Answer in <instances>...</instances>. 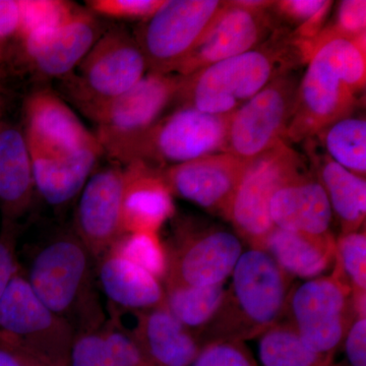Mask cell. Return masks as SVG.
I'll use <instances>...</instances> for the list:
<instances>
[{"mask_svg": "<svg viewBox=\"0 0 366 366\" xmlns=\"http://www.w3.org/2000/svg\"><path fill=\"white\" fill-rule=\"evenodd\" d=\"M249 163L223 152L163 168L161 174L173 197L226 219Z\"/></svg>", "mask_w": 366, "mask_h": 366, "instance_id": "obj_17", "label": "cell"}, {"mask_svg": "<svg viewBox=\"0 0 366 366\" xmlns=\"http://www.w3.org/2000/svg\"><path fill=\"white\" fill-rule=\"evenodd\" d=\"M29 358H30L31 365L32 366H50L46 365V363L41 362V361L36 360V358L32 357L31 355H29Z\"/></svg>", "mask_w": 366, "mask_h": 366, "instance_id": "obj_42", "label": "cell"}, {"mask_svg": "<svg viewBox=\"0 0 366 366\" xmlns=\"http://www.w3.org/2000/svg\"><path fill=\"white\" fill-rule=\"evenodd\" d=\"M0 366H32L26 352L0 332Z\"/></svg>", "mask_w": 366, "mask_h": 366, "instance_id": "obj_41", "label": "cell"}, {"mask_svg": "<svg viewBox=\"0 0 366 366\" xmlns=\"http://www.w3.org/2000/svg\"><path fill=\"white\" fill-rule=\"evenodd\" d=\"M330 366H349L348 365H344V363H341V365H330Z\"/></svg>", "mask_w": 366, "mask_h": 366, "instance_id": "obj_43", "label": "cell"}, {"mask_svg": "<svg viewBox=\"0 0 366 366\" xmlns=\"http://www.w3.org/2000/svg\"><path fill=\"white\" fill-rule=\"evenodd\" d=\"M259 352L264 366H330L333 361L310 350L287 319L259 337Z\"/></svg>", "mask_w": 366, "mask_h": 366, "instance_id": "obj_29", "label": "cell"}, {"mask_svg": "<svg viewBox=\"0 0 366 366\" xmlns=\"http://www.w3.org/2000/svg\"><path fill=\"white\" fill-rule=\"evenodd\" d=\"M95 276L99 292L112 307V317L164 305L162 282L112 249L96 261Z\"/></svg>", "mask_w": 366, "mask_h": 366, "instance_id": "obj_21", "label": "cell"}, {"mask_svg": "<svg viewBox=\"0 0 366 366\" xmlns=\"http://www.w3.org/2000/svg\"><path fill=\"white\" fill-rule=\"evenodd\" d=\"M305 64L291 32L276 29L254 49L182 76L177 106L231 114L274 79Z\"/></svg>", "mask_w": 366, "mask_h": 366, "instance_id": "obj_4", "label": "cell"}, {"mask_svg": "<svg viewBox=\"0 0 366 366\" xmlns=\"http://www.w3.org/2000/svg\"><path fill=\"white\" fill-rule=\"evenodd\" d=\"M165 247L168 272L163 285L209 286L224 284L232 274L243 242L222 226L179 219Z\"/></svg>", "mask_w": 366, "mask_h": 366, "instance_id": "obj_10", "label": "cell"}, {"mask_svg": "<svg viewBox=\"0 0 366 366\" xmlns=\"http://www.w3.org/2000/svg\"><path fill=\"white\" fill-rule=\"evenodd\" d=\"M327 28L336 35L348 39H357L365 35V0H344L339 2L334 23Z\"/></svg>", "mask_w": 366, "mask_h": 366, "instance_id": "obj_36", "label": "cell"}, {"mask_svg": "<svg viewBox=\"0 0 366 366\" xmlns=\"http://www.w3.org/2000/svg\"><path fill=\"white\" fill-rule=\"evenodd\" d=\"M103 156L101 149L86 151L74 157L31 155L36 197L55 211L69 208L78 199Z\"/></svg>", "mask_w": 366, "mask_h": 366, "instance_id": "obj_24", "label": "cell"}, {"mask_svg": "<svg viewBox=\"0 0 366 366\" xmlns=\"http://www.w3.org/2000/svg\"><path fill=\"white\" fill-rule=\"evenodd\" d=\"M124 166H97L76 199L71 228L97 261L124 234Z\"/></svg>", "mask_w": 366, "mask_h": 366, "instance_id": "obj_16", "label": "cell"}, {"mask_svg": "<svg viewBox=\"0 0 366 366\" xmlns=\"http://www.w3.org/2000/svg\"><path fill=\"white\" fill-rule=\"evenodd\" d=\"M0 332L29 355L50 366H67L74 327L46 307L20 269L0 297Z\"/></svg>", "mask_w": 366, "mask_h": 366, "instance_id": "obj_11", "label": "cell"}, {"mask_svg": "<svg viewBox=\"0 0 366 366\" xmlns=\"http://www.w3.org/2000/svg\"><path fill=\"white\" fill-rule=\"evenodd\" d=\"M305 169L303 158L285 141L249 161L226 217L249 249H262L274 227L269 217L274 192Z\"/></svg>", "mask_w": 366, "mask_h": 366, "instance_id": "obj_9", "label": "cell"}, {"mask_svg": "<svg viewBox=\"0 0 366 366\" xmlns=\"http://www.w3.org/2000/svg\"><path fill=\"white\" fill-rule=\"evenodd\" d=\"M95 262L71 225H56L25 245L19 266L37 297L79 334L97 329L107 320Z\"/></svg>", "mask_w": 366, "mask_h": 366, "instance_id": "obj_1", "label": "cell"}, {"mask_svg": "<svg viewBox=\"0 0 366 366\" xmlns=\"http://www.w3.org/2000/svg\"><path fill=\"white\" fill-rule=\"evenodd\" d=\"M366 310H358L347 332L345 347L349 366H366Z\"/></svg>", "mask_w": 366, "mask_h": 366, "instance_id": "obj_38", "label": "cell"}, {"mask_svg": "<svg viewBox=\"0 0 366 366\" xmlns=\"http://www.w3.org/2000/svg\"><path fill=\"white\" fill-rule=\"evenodd\" d=\"M107 24L88 9L76 6L61 23L18 40L26 66L41 79L60 81L74 71Z\"/></svg>", "mask_w": 366, "mask_h": 366, "instance_id": "obj_14", "label": "cell"}, {"mask_svg": "<svg viewBox=\"0 0 366 366\" xmlns=\"http://www.w3.org/2000/svg\"><path fill=\"white\" fill-rule=\"evenodd\" d=\"M226 4L220 0H165L157 13L141 21L134 32L148 72L175 74Z\"/></svg>", "mask_w": 366, "mask_h": 366, "instance_id": "obj_8", "label": "cell"}, {"mask_svg": "<svg viewBox=\"0 0 366 366\" xmlns=\"http://www.w3.org/2000/svg\"><path fill=\"white\" fill-rule=\"evenodd\" d=\"M67 366H149L119 320L79 333L72 341Z\"/></svg>", "mask_w": 366, "mask_h": 366, "instance_id": "obj_27", "label": "cell"}, {"mask_svg": "<svg viewBox=\"0 0 366 366\" xmlns=\"http://www.w3.org/2000/svg\"><path fill=\"white\" fill-rule=\"evenodd\" d=\"M231 277L220 307L197 334L202 349L261 337L285 319L295 279L264 250L243 252Z\"/></svg>", "mask_w": 366, "mask_h": 366, "instance_id": "obj_3", "label": "cell"}, {"mask_svg": "<svg viewBox=\"0 0 366 366\" xmlns=\"http://www.w3.org/2000/svg\"><path fill=\"white\" fill-rule=\"evenodd\" d=\"M110 249L153 274L162 283L165 280L168 272L167 252L159 233H124Z\"/></svg>", "mask_w": 366, "mask_h": 366, "instance_id": "obj_31", "label": "cell"}, {"mask_svg": "<svg viewBox=\"0 0 366 366\" xmlns=\"http://www.w3.org/2000/svg\"><path fill=\"white\" fill-rule=\"evenodd\" d=\"M262 249L293 279L310 280L334 266L336 239L332 233L310 235L274 227Z\"/></svg>", "mask_w": 366, "mask_h": 366, "instance_id": "obj_25", "label": "cell"}, {"mask_svg": "<svg viewBox=\"0 0 366 366\" xmlns=\"http://www.w3.org/2000/svg\"><path fill=\"white\" fill-rule=\"evenodd\" d=\"M23 113L21 127L31 155L64 158L102 150L95 134L86 129L66 100L50 89L33 91L24 103Z\"/></svg>", "mask_w": 366, "mask_h": 366, "instance_id": "obj_15", "label": "cell"}, {"mask_svg": "<svg viewBox=\"0 0 366 366\" xmlns=\"http://www.w3.org/2000/svg\"><path fill=\"white\" fill-rule=\"evenodd\" d=\"M298 84L292 71L286 72L233 112L229 122L226 153L252 161L285 141Z\"/></svg>", "mask_w": 366, "mask_h": 366, "instance_id": "obj_13", "label": "cell"}, {"mask_svg": "<svg viewBox=\"0 0 366 366\" xmlns=\"http://www.w3.org/2000/svg\"><path fill=\"white\" fill-rule=\"evenodd\" d=\"M189 366H259L244 342H223L202 349Z\"/></svg>", "mask_w": 366, "mask_h": 366, "instance_id": "obj_35", "label": "cell"}, {"mask_svg": "<svg viewBox=\"0 0 366 366\" xmlns=\"http://www.w3.org/2000/svg\"><path fill=\"white\" fill-rule=\"evenodd\" d=\"M274 227L310 235L331 233L333 212L324 187L307 169L274 192L269 204Z\"/></svg>", "mask_w": 366, "mask_h": 366, "instance_id": "obj_20", "label": "cell"}, {"mask_svg": "<svg viewBox=\"0 0 366 366\" xmlns=\"http://www.w3.org/2000/svg\"><path fill=\"white\" fill-rule=\"evenodd\" d=\"M231 114H209L177 106L166 113L139 141L129 163L143 161L163 169L223 153Z\"/></svg>", "mask_w": 366, "mask_h": 366, "instance_id": "obj_12", "label": "cell"}, {"mask_svg": "<svg viewBox=\"0 0 366 366\" xmlns=\"http://www.w3.org/2000/svg\"><path fill=\"white\" fill-rule=\"evenodd\" d=\"M325 153L334 162L358 177L366 174L365 118L347 117L337 120L319 134Z\"/></svg>", "mask_w": 366, "mask_h": 366, "instance_id": "obj_30", "label": "cell"}, {"mask_svg": "<svg viewBox=\"0 0 366 366\" xmlns=\"http://www.w3.org/2000/svg\"><path fill=\"white\" fill-rule=\"evenodd\" d=\"M182 76L148 72L131 90L113 99L93 117L104 156L124 166L142 139L177 103Z\"/></svg>", "mask_w": 366, "mask_h": 366, "instance_id": "obj_6", "label": "cell"}, {"mask_svg": "<svg viewBox=\"0 0 366 366\" xmlns=\"http://www.w3.org/2000/svg\"><path fill=\"white\" fill-rule=\"evenodd\" d=\"M365 40L341 37L325 26L312 41L285 142L314 139L337 120L352 114L357 95L365 88Z\"/></svg>", "mask_w": 366, "mask_h": 366, "instance_id": "obj_2", "label": "cell"}, {"mask_svg": "<svg viewBox=\"0 0 366 366\" xmlns=\"http://www.w3.org/2000/svg\"><path fill=\"white\" fill-rule=\"evenodd\" d=\"M19 225L2 224L0 231V297L19 272Z\"/></svg>", "mask_w": 366, "mask_h": 366, "instance_id": "obj_37", "label": "cell"}, {"mask_svg": "<svg viewBox=\"0 0 366 366\" xmlns=\"http://www.w3.org/2000/svg\"><path fill=\"white\" fill-rule=\"evenodd\" d=\"M358 310L366 307L356 305L352 289L334 262L331 274L295 285L285 319L310 350L334 358Z\"/></svg>", "mask_w": 366, "mask_h": 366, "instance_id": "obj_7", "label": "cell"}, {"mask_svg": "<svg viewBox=\"0 0 366 366\" xmlns=\"http://www.w3.org/2000/svg\"><path fill=\"white\" fill-rule=\"evenodd\" d=\"M76 4L61 0H21V28L16 41L66 20Z\"/></svg>", "mask_w": 366, "mask_h": 366, "instance_id": "obj_33", "label": "cell"}, {"mask_svg": "<svg viewBox=\"0 0 366 366\" xmlns=\"http://www.w3.org/2000/svg\"><path fill=\"white\" fill-rule=\"evenodd\" d=\"M165 0H88L86 9L100 18L144 21L163 6Z\"/></svg>", "mask_w": 366, "mask_h": 366, "instance_id": "obj_34", "label": "cell"}, {"mask_svg": "<svg viewBox=\"0 0 366 366\" xmlns=\"http://www.w3.org/2000/svg\"><path fill=\"white\" fill-rule=\"evenodd\" d=\"M21 19V0H0V53L4 45L18 38Z\"/></svg>", "mask_w": 366, "mask_h": 366, "instance_id": "obj_40", "label": "cell"}, {"mask_svg": "<svg viewBox=\"0 0 366 366\" xmlns=\"http://www.w3.org/2000/svg\"><path fill=\"white\" fill-rule=\"evenodd\" d=\"M164 286V305L194 335L211 320L222 302L224 284L209 286Z\"/></svg>", "mask_w": 366, "mask_h": 366, "instance_id": "obj_28", "label": "cell"}, {"mask_svg": "<svg viewBox=\"0 0 366 366\" xmlns=\"http://www.w3.org/2000/svg\"><path fill=\"white\" fill-rule=\"evenodd\" d=\"M335 262L352 289L354 297H366V234L365 231L340 234L336 239Z\"/></svg>", "mask_w": 366, "mask_h": 366, "instance_id": "obj_32", "label": "cell"}, {"mask_svg": "<svg viewBox=\"0 0 366 366\" xmlns=\"http://www.w3.org/2000/svg\"><path fill=\"white\" fill-rule=\"evenodd\" d=\"M314 174L326 192L333 216L341 226V234L356 232L365 225L366 182L334 162L326 153L317 154L307 149Z\"/></svg>", "mask_w": 366, "mask_h": 366, "instance_id": "obj_26", "label": "cell"}, {"mask_svg": "<svg viewBox=\"0 0 366 366\" xmlns=\"http://www.w3.org/2000/svg\"><path fill=\"white\" fill-rule=\"evenodd\" d=\"M174 214L173 196L164 182L161 168L139 160L124 166V233H159Z\"/></svg>", "mask_w": 366, "mask_h": 366, "instance_id": "obj_19", "label": "cell"}, {"mask_svg": "<svg viewBox=\"0 0 366 366\" xmlns=\"http://www.w3.org/2000/svg\"><path fill=\"white\" fill-rule=\"evenodd\" d=\"M136 324L127 330L149 366H189L201 352L196 335L165 305L134 312Z\"/></svg>", "mask_w": 366, "mask_h": 366, "instance_id": "obj_22", "label": "cell"}, {"mask_svg": "<svg viewBox=\"0 0 366 366\" xmlns=\"http://www.w3.org/2000/svg\"><path fill=\"white\" fill-rule=\"evenodd\" d=\"M148 74L134 33L112 24L74 71L60 79L62 91L89 119Z\"/></svg>", "mask_w": 366, "mask_h": 366, "instance_id": "obj_5", "label": "cell"}, {"mask_svg": "<svg viewBox=\"0 0 366 366\" xmlns=\"http://www.w3.org/2000/svg\"><path fill=\"white\" fill-rule=\"evenodd\" d=\"M326 0H279L272 9L283 20L300 26L322 9Z\"/></svg>", "mask_w": 366, "mask_h": 366, "instance_id": "obj_39", "label": "cell"}, {"mask_svg": "<svg viewBox=\"0 0 366 366\" xmlns=\"http://www.w3.org/2000/svg\"><path fill=\"white\" fill-rule=\"evenodd\" d=\"M269 11H254L227 1L204 39L175 74L187 76L222 60L254 49L273 34Z\"/></svg>", "mask_w": 366, "mask_h": 366, "instance_id": "obj_18", "label": "cell"}, {"mask_svg": "<svg viewBox=\"0 0 366 366\" xmlns=\"http://www.w3.org/2000/svg\"><path fill=\"white\" fill-rule=\"evenodd\" d=\"M32 158L23 127L0 120V212L2 224L19 221L35 204Z\"/></svg>", "mask_w": 366, "mask_h": 366, "instance_id": "obj_23", "label": "cell"}]
</instances>
